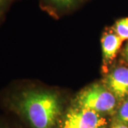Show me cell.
<instances>
[{"label": "cell", "instance_id": "cell-1", "mask_svg": "<svg viewBox=\"0 0 128 128\" xmlns=\"http://www.w3.org/2000/svg\"><path fill=\"white\" fill-rule=\"evenodd\" d=\"M5 102L31 128H52L60 114V102L55 94L32 88L16 90Z\"/></svg>", "mask_w": 128, "mask_h": 128}, {"label": "cell", "instance_id": "cell-2", "mask_svg": "<svg viewBox=\"0 0 128 128\" xmlns=\"http://www.w3.org/2000/svg\"><path fill=\"white\" fill-rule=\"evenodd\" d=\"M77 104L81 108L97 112H110L116 105V97L100 85H93L79 94Z\"/></svg>", "mask_w": 128, "mask_h": 128}, {"label": "cell", "instance_id": "cell-3", "mask_svg": "<svg viewBox=\"0 0 128 128\" xmlns=\"http://www.w3.org/2000/svg\"><path fill=\"white\" fill-rule=\"evenodd\" d=\"M105 123V119L98 112L80 108L67 113L63 128H101Z\"/></svg>", "mask_w": 128, "mask_h": 128}, {"label": "cell", "instance_id": "cell-4", "mask_svg": "<svg viewBox=\"0 0 128 128\" xmlns=\"http://www.w3.org/2000/svg\"><path fill=\"white\" fill-rule=\"evenodd\" d=\"M106 83L114 96L122 99L128 96V68L120 67L108 76Z\"/></svg>", "mask_w": 128, "mask_h": 128}, {"label": "cell", "instance_id": "cell-5", "mask_svg": "<svg viewBox=\"0 0 128 128\" xmlns=\"http://www.w3.org/2000/svg\"><path fill=\"white\" fill-rule=\"evenodd\" d=\"M122 41L117 34L107 33L104 34L102 38V48L105 60H110L114 58L122 45Z\"/></svg>", "mask_w": 128, "mask_h": 128}, {"label": "cell", "instance_id": "cell-6", "mask_svg": "<svg viewBox=\"0 0 128 128\" xmlns=\"http://www.w3.org/2000/svg\"><path fill=\"white\" fill-rule=\"evenodd\" d=\"M44 5L58 13L66 12L75 8L82 0H42Z\"/></svg>", "mask_w": 128, "mask_h": 128}, {"label": "cell", "instance_id": "cell-7", "mask_svg": "<svg viewBox=\"0 0 128 128\" xmlns=\"http://www.w3.org/2000/svg\"><path fill=\"white\" fill-rule=\"evenodd\" d=\"M114 29L115 33L122 40L128 39V18H121L117 21Z\"/></svg>", "mask_w": 128, "mask_h": 128}, {"label": "cell", "instance_id": "cell-8", "mask_svg": "<svg viewBox=\"0 0 128 128\" xmlns=\"http://www.w3.org/2000/svg\"><path fill=\"white\" fill-rule=\"evenodd\" d=\"M118 118L120 122L128 124V98L120 107L118 111Z\"/></svg>", "mask_w": 128, "mask_h": 128}, {"label": "cell", "instance_id": "cell-9", "mask_svg": "<svg viewBox=\"0 0 128 128\" xmlns=\"http://www.w3.org/2000/svg\"><path fill=\"white\" fill-rule=\"evenodd\" d=\"M14 0H0V22L4 16L9 6Z\"/></svg>", "mask_w": 128, "mask_h": 128}, {"label": "cell", "instance_id": "cell-10", "mask_svg": "<svg viewBox=\"0 0 128 128\" xmlns=\"http://www.w3.org/2000/svg\"><path fill=\"white\" fill-rule=\"evenodd\" d=\"M0 128H14L5 120L0 118Z\"/></svg>", "mask_w": 128, "mask_h": 128}, {"label": "cell", "instance_id": "cell-11", "mask_svg": "<svg viewBox=\"0 0 128 128\" xmlns=\"http://www.w3.org/2000/svg\"><path fill=\"white\" fill-rule=\"evenodd\" d=\"M111 128H128V127L127 125H125V124L120 122H118L113 124Z\"/></svg>", "mask_w": 128, "mask_h": 128}, {"label": "cell", "instance_id": "cell-12", "mask_svg": "<svg viewBox=\"0 0 128 128\" xmlns=\"http://www.w3.org/2000/svg\"><path fill=\"white\" fill-rule=\"evenodd\" d=\"M125 53H126L127 57L128 58V45H127V47H126V48H125Z\"/></svg>", "mask_w": 128, "mask_h": 128}]
</instances>
